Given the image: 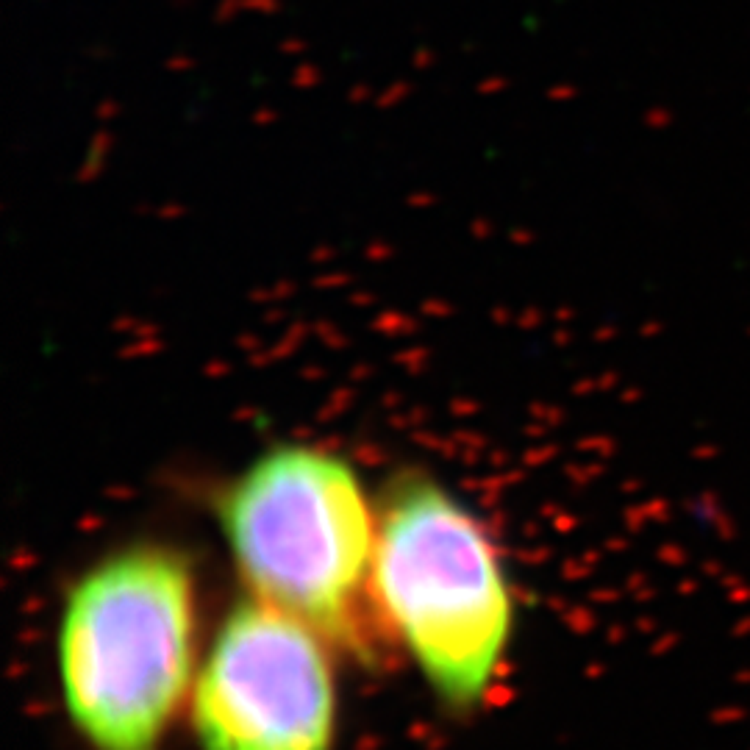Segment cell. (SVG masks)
<instances>
[{
  "label": "cell",
  "mask_w": 750,
  "mask_h": 750,
  "mask_svg": "<svg viewBox=\"0 0 750 750\" xmlns=\"http://www.w3.org/2000/svg\"><path fill=\"white\" fill-rule=\"evenodd\" d=\"M369 587L378 623L450 706L486 695L514 609L478 517L428 478L398 481L378 514Z\"/></svg>",
  "instance_id": "obj_3"
},
{
  "label": "cell",
  "mask_w": 750,
  "mask_h": 750,
  "mask_svg": "<svg viewBox=\"0 0 750 750\" xmlns=\"http://www.w3.org/2000/svg\"><path fill=\"white\" fill-rule=\"evenodd\" d=\"M195 576L175 547L134 545L86 570L59 628L64 706L92 750H156L195 664Z\"/></svg>",
  "instance_id": "obj_1"
},
{
  "label": "cell",
  "mask_w": 750,
  "mask_h": 750,
  "mask_svg": "<svg viewBox=\"0 0 750 750\" xmlns=\"http://www.w3.org/2000/svg\"><path fill=\"white\" fill-rule=\"evenodd\" d=\"M217 511L253 598L331 645L369 653L378 517L345 459L306 445L275 448L223 492Z\"/></svg>",
  "instance_id": "obj_2"
},
{
  "label": "cell",
  "mask_w": 750,
  "mask_h": 750,
  "mask_svg": "<svg viewBox=\"0 0 750 750\" xmlns=\"http://www.w3.org/2000/svg\"><path fill=\"white\" fill-rule=\"evenodd\" d=\"M328 639L298 617L242 601L223 623L195 684L203 750H331L336 686Z\"/></svg>",
  "instance_id": "obj_4"
}]
</instances>
